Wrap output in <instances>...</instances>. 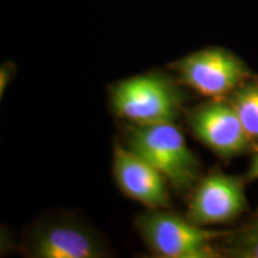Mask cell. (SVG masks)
I'll return each mask as SVG.
<instances>
[{
    "label": "cell",
    "instance_id": "10",
    "mask_svg": "<svg viewBox=\"0 0 258 258\" xmlns=\"http://www.w3.org/2000/svg\"><path fill=\"white\" fill-rule=\"evenodd\" d=\"M217 245L221 257L258 258V218L235 231L226 232Z\"/></svg>",
    "mask_w": 258,
    "mask_h": 258
},
{
    "label": "cell",
    "instance_id": "6",
    "mask_svg": "<svg viewBox=\"0 0 258 258\" xmlns=\"http://www.w3.org/2000/svg\"><path fill=\"white\" fill-rule=\"evenodd\" d=\"M245 179L213 171L199 183L189 203L188 219L200 226L227 224L247 209Z\"/></svg>",
    "mask_w": 258,
    "mask_h": 258
},
{
    "label": "cell",
    "instance_id": "2",
    "mask_svg": "<svg viewBox=\"0 0 258 258\" xmlns=\"http://www.w3.org/2000/svg\"><path fill=\"white\" fill-rule=\"evenodd\" d=\"M128 148L163 173L173 188H190L199 178V160L173 123L137 125L127 139Z\"/></svg>",
    "mask_w": 258,
    "mask_h": 258
},
{
    "label": "cell",
    "instance_id": "9",
    "mask_svg": "<svg viewBox=\"0 0 258 258\" xmlns=\"http://www.w3.org/2000/svg\"><path fill=\"white\" fill-rule=\"evenodd\" d=\"M243 127L253 143L258 141V80L249 79L228 96Z\"/></svg>",
    "mask_w": 258,
    "mask_h": 258
},
{
    "label": "cell",
    "instance_id": "4",
    "mask_svg": "<svg viewBox=\"0 0 258 258\" xmlns=\"http://www.w3.org/2000/svg\"><path fill=\"white\" fill-rule=\"evenodd\" d=\"M175 66L186 85L213 99L230 96L252 77L243 60L219 47L195 51Z\"/></svg>",
    "mask_w": 258,
    "mask_h": 258
},
{
    "label": "cell",
    "instance_id": "1",
    "mask_svg": "<svg viewBox=\"0 0 258 258\" xmlns=\"http://www.w3.org/2000/svg\"><path fill=\"white\" fill-rule=\"evenodd\" d=\"M135 226L147 246L159 257H221L217 243L224 232L206 230L164 209L148 208L139 215Z\"/></svg>",
    "mask_w": 258,
    "mask_h": 258
},
{
    "label": "cell",
    "instance_id": "11",
    "mask_svg": "<svg viewBox=\"0 0 258 258\" xmlns=\"http://www.w3.org/2000/svg\"><path fill=\"white\" fill-rule=\"evenodd\" d=\"M15 69L12 66H10L9 63L3 64L2 70H0V95H4L5 90L8 89L9 84L11 83L12 77H14Z\"/></svg>",
    "mask_w": 258,
    "mask_h": 258
},
{
    "label": "cell",
    "instance_id": "8",
    "mask_svg": "<svg viewBox=\"0 0 258 258\" xmlns=\"http://www.w3.org/2000/svg\"><path fill=\"white\" fill-rule=\"evenodd\" d=\"M30 254L36 258H99L102 245L89 231L77 225H49L34 235Z\"/></svg>",
    "mask_w": 258,
    "mask_h": 258
},
{
    "label": "cell",
    "instance_id": "5",
    "mask_svg": "<svg viewBox=\"0 0 258 258\" xmlns=\"http://www.w3.org/2000/svg\"><path fill=\"white\" fill-rule=\"evenodd\" d=\"M188 122L194 135L222 159L241 156L254 147L228 99L200 105L190 112Z\"/></svg>",
    "mask_w": 258,
    "mask_h": 258
},
{
    "label": "cell",
    "instance_id": "12",
    "mask_svg": "<svg viewBox=\"0 0 258 258\" xmlns=\"http://www.w3.org/2000/svg\"><path fill=\"white\" fill-rule=\"evenodd\" d=\"M247 180H253L258 179V146L254 150V154L252 160H251L249 171H247L246 177H245Z\"/></svg>",
    "mask_w": 258,
    "mask_h": 258
},
{
    "label": "cell",
    "instance_id": "7",
    "mask_svg": "<svg viewBox=\"0 0 258 258\" xmlns=\"http://www.w3.org/2000/svg\"><path fill=\"white\" fill-rule=\"evenodd\" d=\"M114 176L118 188L128 198L148 208L165 209L170 205L167 179L152 164L131 148L116 146Z\"/></svg>",
    "mask_w": 258,
    "mask_h": 258
},
{
    "label": "cell",
    "instance_id": "3",
    "mask_svg": "<svg viewBox=\"0 0 258 258\" xmlns=\"http://www.w3.org/2000/svg\"><path fill=\"white\" fill-rule=\"evenodd\" d=\"M111 105L118 117L137 125L173 123L179 116L182 97L169 79L141 74L116 84Z\"/></svg>",
    "mask_w": 258,
    "mask_h": 258
}]
</instances>
